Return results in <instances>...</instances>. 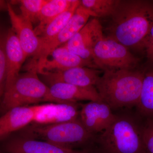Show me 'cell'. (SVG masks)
I'll return each instance as SVG.
<instances>
[{
	"label": "cell",
	"mask_w": 153,
	"mask_h": 153,
	"mask_svg": "<svg viewBox=\"0 0 153 153\" xmlns=\"http://www.w3.org/2000/svg\"><path fill=\"white\" fill-rule=\"evenodd\" d=\"M110 18L105 37L127 48L141 49L153 24V3L142 0H120Z\"/></svg>",
	"instance_id": "1"
},
{
	"label": "cell",
	"mask_w": 153,
	"mask_h": 153,
	"mask_svg": "<svg viewBox=\"0 0 153 153\" xmlns=\"http://www.w3.org/2000/svg\"><path fill=\"white\" fill-rule=\"evenodd\" d=\"M129 109L118 111L112 123L98 134L96 146L100 153H149L143 130L144 118Z\"/></svg>",
	"instance_id": "2"
},
{
	"label": "cell",
	"mask_w": 153,
	"mask_h": 153,
	"mask_svg": "<svg viewBox=\"0 0 153 153\" xmlns=\"http://www.w3.org/2000/svg\"><path fill=\"white\" fill-rule=\"evenodd\" d=\"M144 75L137 69L105 70L95 87L113 111L130 109L139 101Z\"/></svg>",
	"instance_id": "3"
},
{
	"label": "cell",
	"mask_w": 153,
	"mask_h": 153,
	"mask_svg": "<svg viewBox=\"0 0 153 153\" xmlns=\"http://www.w3.org/2000/svg\"><path fill=\"white\" fill-rule=\"evenodd\" d=\"M18 135L73 149L97 146L98 135L88 131L79 118L71 121L52 124L32 123L19 131Z\"/></svg>",
	"instance_id": "4"
},
{
	"label": "cell",
	"mask_w": 153,
	"mask_h": 153,
	"mask_svg": "<svg viewBox=\"0 0 153 153\" xmlns=\"http://www.w3.org/2000/svg\"><path fill=\"white\" fill-rule=\"evenodd\" d=\"M25 72L20 73L13 85L5 91L0 104L1 114L17 107L29 106L41 102L67 103L53 97L49 86L38 76L36 68L29 66Z\"/></svg>",
	"instance_id": "5"
},
{
	"label": "cell",
	"mask_w": 153,
	"mask_h": 153,
	"mask_svg": "<svg viewBox=\"0 0 153 153\" xmlns=\"http://www.w3.org/2000/svg\"><path fill=\"white\" fill-rule=\"evenodd\" d=\"M93 62L97 69L104 71L136 69L140 60L127 47L104 36L93 49Z\"/></svg>",
	"instance_id": "6"
},
{
	"label": "cell",
	"mask_w": 153,
	"mask_h": 153,
	"mask_svg": "<svg viewBox=\"0 0 153 153\" xmlns=\"http://www.w3.org/2000/svg\"><path fill=\"white\" fill-rule=\"evenodd\" d=\"M4 141L2 149L4 153H100L97 146L73 149L19 135L7 138Z\"/></svg>",
	"instance_id": "7"
},
{
	"label": "cell",
	"mask_w": 153,
	"mask_h": 153,
	"mask_svg": "<svg viewBox=\"0 0 153 153\" xmlns=\"http://www.w3.org/2000/svg\"><path fill=\"white\" fill-rule=\"evenodd\" d=\"M91 16L92 15L89 11L79 4L63 30L55 38L41 46L32 61L37 65L46 60L53 50L66 44L79 32Z\"/></svg>",
	"instance_id": "8"
},
{
	"label": "cell",
	"mask_w": 153,
	"mask_h": 153,
	"mask_svg": "<svg viewBox=\"0 0 153 153\" xmlns=\"http://www.w3.org/2000/svg\"><path fill=\"white\" fill-rule=\"evenodd\" d=\"M104 36L101 23L94 18L88 21L79 32L62 46L82 59L93 63V49Z\"/></svg>",
	"instance_id": "9"
},
{
	"label": "cell",
	"mask_w": 153,
	"mask_h": 153,
	"mask_svg": "<svg viewBox=\"0 0 153 153\" xmlns=\"http://www.w3.org/2000/svg\"><path fill=\"white\" fill-rule=\"evenodd\" d=\"M88 67H75L64 71L43 72L40 79L47 86L57 82L68 83L82 87L95 86L103 72Z\"/></svg>",
	"instance_id": "10"
},
{
	"label": "cell",
	"mask_w": 153,
	"mask_h": 153,
	"mask_svg": "<svg viewBox=\"0 0 153 153\" xmlns=\"http://www.w3.org/2000/svg\"><path fill=\"white\" fill-rule=\"evenodd\" d=\"M79 118L88 131L101 133L109 126L116 117L110 107L103 101H90L80 104Z\"/></svg>",
	"instance_id": "11"
},
{
	"label": "cell",
	"mask_w": 153,
	"mask_h": 153,
	"mask_svg": "<svg viewBox=\"0 0 153 153\" xmlns=\"http://www.w3.org/2000/svg\"><path fill=\"white\" fill-rule=\"evenodd\" d=\"M44 105L17 107L2 115L0 118V139L4 141L13 133L21 130L34 122Z\"/></svg>",
	"instance_id": "12"
},
{
	"label": "cell",
	"mask_w": 153,
	"mask_h": 153,
	"mask_svg": "<svg viewBox=\"0 0 153 153\" xmlns=\"http://www.w3.org/2000/svg\"><path fill=\"white\" fill-rule=\"evenodd\" d=\"M8 13L12 28L16 33L26 58L34 57L40 49V40L33 27V23L21 14L14 11L12 4L7 3Z\"/></svg>",
	"instance_id": "13"
},
{
	"label": "cell",
	"mask_w": 153,
	"mask_h": 153,
	"mask_svg": "<svg viewBox=\"0 0 153 153\" xmlns=\"http://www.w3.org/2000/svg\"><path fill=\"white\" fill-rule=\"evenodd\" d=\"M49 56H51L50 59L47 58L42 63L36 65L38 74L43 72L64 71L78 67L97 68L92 62L82 59L63 46L53 50Z\"/></svg>",
	"instance_id": "14"
},
{
	"label": "cell",
	"mask_w": 153,
	"mask_h": 153,
	"mask_svg": "<svg viewBox=\"0 0 153 153\" xmlns=\"http://www.w3.org/2000/svg\"><path fill=\"white\" fill-rule=\"evenodd\" d=\"M80 108V104L76 102L44 104L33 123L48 125L76 120L79 118Z\"/></svg>",
	"instance_id": "15"
},
{
	"label": "cell",
	"mask_w": 153,
	"mask_h": 153,
	"mask_svg": "<svg viewBox=\"0 0 153 153\" xmlns=\"http://www.w3.org/2000/svg\"><path fill=\"white\" fill-rule=\"evenodd\" d=\"M48 86L53 97L65 102L103 101L95 86L82 87L63 82L53 83Z\"/></svg>",
	"instance_id": "16"
},
{
	"label": "cell",
	"mask_w": 153,
	"mask_h": 153,
	"mask_svg": "<svg viewBox=\"0 0 153 153\" xmlns=\"http://www.w3.org/2000/svg\"><path fill=\"white\" fill-rule=\"evenodd\" d=\"M6 52L7 73L5 91L18 78L22 64L27 58L18 37L11 27L7 30Z\"/></svg>",
	"instance_id": "17"
},
{
	"label": "cell",
	"mask_w": 153,
	"mask_h": 153,
	"mask_svg": "<svg viewBox=\"0 0 153 153\" xmlns=\"http://www.w3.org/2000/svg\"><path fill=\"white\" fill-rule=\"evenodd\" d=\"M74 0H48L38 16V26L34 29L36 35L41 36L47 25L60 14L69 8Z\"/></svg>",
	"instance_id": "18"
},
{
	"label": "cell",
	"mask_w": 153,
	"mask_h": 153,
	"mask_svg": "<svg viewBox=\"0 0 153 153\" xmlns=\"http://www.w3.org/2000/svg\"><path fill=\"white\" fill-rule=\"evenodd\" d=\"M136 107L142 117L153 120V69L144 71L141 92Z\"/></svg>",
	"instance_id": "19"
},
{
	"label": "cell",
	"mask_w": 153,
	"mask_h": 153,
	"mask_svg": "<svg viewBox=\"0 0 153 153\" xmlns=\"http://www.w3.org/2000/svg\"><path fill=\"white\" fill-rule=\"evenodd\" d=\"M80 1L74 0V2L69 8L56 17L47 25L41 36L39 37L41 43L40 47L43 44L55 38L61 32L80 4Z\"/></svg>",
	"instance_id": "20"
},
{
	"label": "cell",
	"mask_w": 153,
	"mask_h": 153,
	"mask_svg": "<svg viewBox=\"0 0 153 153\" xmlns=\"http://www.w3.org/2000/svg\"><path fill=\"white\" fill-rule=\"evenodd\" d=\"M120 0H82L80 4L87 9L95 18L110 17Z\"/></svg>",
	"instance_id": "21"
},
{
	"label": "cell",
	"mask_w": 153,
	"mask_h": 153,
	"mask_svg": "<svg viewBox=\"0 0 153 153\" xmlns=\"http://www.w3.org/2000/svg\"><path fill=\"white\" fill-rule=\"evenodd\" d=\"M13 1L19 5L21 15L32 22H38V18L42 8L48 0H21Z\"/></svg>",
	"instance_id": "22"
},
{
	"label": "cell",
	"mask_w": 153,
	"mask_h": 153,
	"mask_svg": "<svg viewBox=\"0 0 153 153\" xmlns=\"http://www.w3.org/2000/svg\"><path fill=\"white\" fill-rule=\"evenodd\" d=\"M7 30H1L0 36V95L1 97L4 93L7 73L6 40Z\"/></svg>",
	"instance_id": "23"
},
{
	"label": "cell",
	"mask_w": 153,
	"mask_h": 153,
	"mask_svg": "<svg viewBox=\"0 0 153 153\" xmlns=\"http://www.w3.org/2000/svg\"><path fill=\"white\" fill-rule=\"evenodd\" d=\"M143 138L147 151L153 153V120L145 119L143 130Z\"/></svg>",
	"instance_id": "24"
},
{
	"label": "cell",
	"mask_w": 153,
	"mask_h": 153,
	"mask_svg": "<svg viewBox=\"0 0 153 153\" xmlns=\"http://www.w3.org/2000/svg\"><path fill=\"white\" fill-rule=\"evenodd\" d=\"M141 49L144 50L148 60L153 64V24L143 41Z\"/></svg>",
	"instance_id": "25"
},
{
	"label": "cell",
	"mask_w": 153,
	"mask_h": 153,
	"mask_svg": "<svg viewBox=\"0 0 153 153\" xmlns=\"http://www.w3.org/2000/svg\"><path fill=\"white\" fill-rule=\"evenodd\" d=\"M1 153H4V152H1Z\"/></svg>",
	"instance_id": "26"
}]
</instances>
